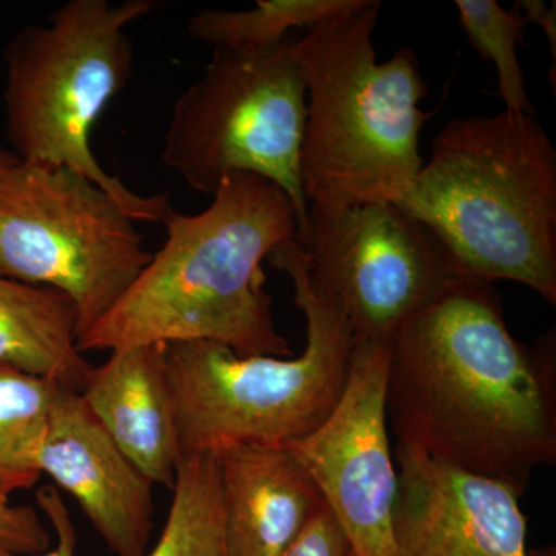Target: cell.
I'll use <instances>...</instances> for the list:
<instances>
[{
	"label": "cell",
	"instance_id": "6da1fadb",
	"mask_svg": "<svg viewBox=\"0 0 556 556\" xmlns=\"http://www.w3.org/2000/svg\"><path fill=\"white\" fill-rule=\"evenodd\" d=\"M387 417L397 445L522 496L556 464L555 329L519 342L495 285L453 281L390 340Z\"/></svg>",
	"mask_w": 556,
	"mask_h": 556
},
{
	"label": "cell",
	"instance_id": "7a4b0ae2",
	"mask_svg": "<svg viewBox=\"0 0 556 556\" xmlns=\"http://www.w3.org/2000/svg\"><path fill=\"white\" fill-rule=\"evenodd\" d=\"M164 225L163 247L79 336V353L211 340L240 356H289L263 270L278 244L298 239V211L287 193L269 179L232 172L203 212L172 211Z\"/></svg>",
	"mask_w": 556,
	"mask_h": 556
},
{
	"label": "cell",
	"instance_id": "3957f363",
	"mask_svg": "<svg viewBox=\"0 0 556 556\" xmlns=\"http://www.w3.org/2000/svg\"><path fill=\"white\" fill-rule=\"evenodd\" d=\"M396 204L457 277L517 281L556 305V149L532 113L450 121Z\"/></svg>",
	"mask_w": 556,
	"mask_h": 556
},
{
	"label": "cell",
	"instance_id": "277c9868",
	"mask_svg": "<svg viewBox=\"0 0 556 556\" xmlns=\"http://www.w3.org/2000/svg\"><path fill=\"white\" fill-rule=\"evenodd\" d=\"M380 2L309 28L295 43L308 113L300 178L309 219L368 203H397L420 167L419 135L430 113L415 51L378 62L372 31Z\"/></svg>",
	"mask_w": 556,
	"mask_h": 556
},
{
	"label": "cell",
	"instance_id": "5b68a950",
	"mask_svg": "<svg viewBox=\"0 0 556 556\" xmlns=\"http://www.w3.org/2000/svg\"><path fill=\"white\" fill-rule=\"evenodd\" d=\"M268 260L294 285L306 320L305 351L294 358L240 356L211 340L166 343L179 459L306 437L345 390L354 353L346 317L309 287V258L298 239L278 244Z\"/></svg>",
	"mask_w": 556,
	"mask_h": 556
},
{
	"label": "cell",
	"instance_id": "8992f818",
	"mask_svg": "<svg viewBox=\"0 0 556 556\" xmlns=\"http://www.w3.org/2000/svg\"><path fill=\"white\" fill-rule=\"evenodd\" d=\"M153 0H70L43 25L22 28L7 47V135L24 163L67 167L101 186L135 222L164 225L167 195H139L105 172L91 134L129 84L134 47L127 27Z\"/></svg>",
	"mask_w": 556,
	"mask_h": 556
},
{
	"label": "cell",
	"instance_id": "52a82bcc",
	"mask_svg": "<svg viewBox=\"0 0 556 556\" xmlns=\"http://www.w3.org/2000/svg\"><path fill=\"white\" fill-rule=\"evenodd\" d=\"M299 36L269 49L214 50L211 64L172 108L163 161L186 185L215 195L232 172L269 179L299 217L298 241L309 236L308 201L300 178V148L308 113L295 56Z\"/></svg>",
	"mask_w": 556,
	"mask_h": 556
},
{
	"label": "cell",
	"instance_id": "ba28073f",
	"mask_svg": "<svg viewBox=\"0 0 556 556\" xmlns=\"http://www.w3.org/2000/svg\"><path fill=\"white\" fill-rule=\"evenodd\" d=\"M137 223L86 175L17 160L0 170V276L64 292L79 338L152 260Z\"/></svg>",
	"mask_w": 556,
	"mask_h": 556
},
{
	"label": "cell",
	"instance_id": "9c48e42d",
	"mask_svg": "<svg viewBox=\"0 0 556 556\" xmlns=\"http://www.w3.org/2000/svg\"><path fill=\"white\" fill-rule=\"evenodd\" d=\"M309 287L334 303L354 342H387L459 280L437 237L396 203L309 219Z\"/></svg>",
	"mask_w": 556,
	"mask_h": 556
},
{
	"label": "cell",
	"instance_id": "30bf717a",
	"mask_svg": "<svg viewBox=\"0 0 556 556\" xmlns=\"http://www.w3.org/2000/svg\"><path fill=\"white\" fill-rule=\"evenodd\" d=\"M387 342H354L345 390L327 419L287 447L314 479L354 556H394L397 475L387 417Z\"/></svg>",
	"mask_w": 556,
	"mask_h": 556
},
{
	"label": "cell",
	"instance_id": "8fae6325",
	"mask_svg": "<svg viewBox=\"0 0 556 556\" xmlns=\"http://www.w3.org/2000/svg\"><path fill=\"white\" fill-rule=\"evenodd\" d=\"M394 556H529L519 493L397 445Z\"/></svg>",
	"mask_w": 556,
	"mask_h": 556
},
{
	"label": "cell",
	"instance_id": "7c38bea8",
	"mask_svg": "<svg viewBox=\"0 0 556 556\" xmlns=\"http://www.w3.org/2000/svg\"><path fill=\"white\" fill-rule=\"evenodd\" d=\"M39 467L78 501L113 554L148 555L153 484L121 452L75 388H58Z\"/></svg>",
	"mask_w": 556,
	"mask_h": 556
},
{
	"label": "cell",
	"instance_id": "4fadbf2b",
	"mask_svg": "<svg viewBox=\"0 0 556 556\" xmlns=\"http://www.w3.org/2000/svg\"><path fill=\"white\" fill-rule=\"evenodd\" d=\"M215 453L229 556H280L327 506L283 445L233 444Z\"/></svg>",
	"mask_w": 556,
	"mask_h": 556
},
{
	"label": "cell",
	"instance_id": "5bb4252c",
	"mask_svg": "<svg viewBox=\"0 0 556 556\" xmlns=\"http://www.w3.org/2000/svg\"><path fill=\"white\" fill-rule=\"evenodd\" d=\"M80 394L131 464L172 489L179 457L166 343L112 351L90 367Z\"/></svg>",
	"mask_w": 556,
	"mask_h": 556
},
{
	"label": "cell",
	"instance_id": "9a60e30c",
	"mask_svg": "<svg viewBox=\"0 0 556 556\" xmlns=\"http://www.w3.org/2000/svg\"><path fill=\"white\" fill-rule=\"evenodd\" d=\"M76 340L78 317L64 292L0 276V362L80 391L91 365Z\"/></svg>",
	"mask_w": 556,
	"mask_h": 556
},
{
	"label": "cell",
	"instance_id": "2e32d148",
	"mask_svg": "<svg viewBox=\"0 0 556 556\" xmlns=\"http://www.w3.org/2000/svg\"><path fill=\"white\" fill-rule=\"evenodd\" d=\"M60 386L0 362V500L39 481V452Z\"/></svg>",
	"mask_w": 556,
	"mask_h": 556
},
{
	"label": "cell",
	"instance_id": "e0dca14e",
	"mask_svg": "<svg viewBox=\"0 0 556 556\" xmlns=\"http://www.w3.org/2000/svg\"><path fill=\"white\" fill-rule=\"evenodd\" d=\"M368 0H258L244 11L199 10L189 20L190 38L214 50L255 51L283 42L294 30L364 9Z\"/></svg>",
	"mask_w": 556,
	"mask_h": 556
},
{
	"label": "cell",
	"instance_id": "ac0fdd59",
	"mask_svg": "<svg viewBox=\"0 0 556 556\" xmlns=\"http://www.w3.org/2000/svg\"><path fill=\"white\" fill-rule=\"evenodd\" d=\"M169 517L146 556H229L217 453L178 460Z\"/></svg>",
	"mask_w": 556,
	"mask_h": 556
},
{
	"label": "cell",
	"instance_id": "d6986e66",
	"mask_svg": "<svg viewBox=\"0 0 556 556\" xmlns=\"http://www.w3.org/2000/svg\"><path fill=\"white\" fill-rule=\"evenodd\" d=\"M455 7L471 47L482 60L495 64L497 94L506 105L504 110L535 115L518 60L527 25L518 7L506 10L496 0H456Z\"/></svg>",
	"mask_w": 556,
	"mask_h": 556
},
{
	"label": "cell",
	"instance_id": "ffe728a7",
	"mask_svg": "<svg viewBox=\"0 0 556 556\" xmlns=\"http://www.w3.org/2000/svg\"><path fill=\"white\" fill-rule=\"evenodd\" d=\"M50 535L31 507H14L0 500V547L17 555L46 552Z\"/></svg>",
	"mask_w": 556,
	"mask_h": 556
},
{
	"label": "cell",
	"instance_id": "44dd1931",
	"mask_svg": "<svg viewBox=\"0 0 556 556\" xmlns=\"http://www.w3.org/2000/svg\"><path fill=\"white\" fill-rule=\"evenodd\" d=\"M350 541L328 506L280 556H351Z\"/></svg>",
	"mask_w": 556,
	"mask_h": 556
},
{
	"label": "cell",
	"instance_id": "7402d4cb",
	"mask_svg": "<svg viewBox=\"0 0 556 556\" xmlns=\"http://www.w3.org/2000/svg\"><path fill=\"white\" fill-rule=\"evenodd\" d=\"M38 506L43 514L49 517L54 532H56V547L50 552H40V554L17 555L13 552L0 547V556H75L76 532L70 518L68 508L62 501L61 493L56 486L43 485L36 492Z\"/></svg>",
	"mask_w": 556,
	"mask_h": 556
},
{
	"label": "cell",
	"instance_id": "603a6c76",
	"mask_svg": "<svg viewBox=\"0 0 556 556\" xmlns=\"http://www.w3.org/2000/svg\"><path fill=\"white\" fill-rule=\"evenodd\" d=\"M515 5L525 17L526 24H535L544 31L552 51V61H556V7L547 5L543 0H518Z\"/></svg>",
	"mask_w": 556,
	"mask_h": 556
},
{
	"label": "cell",
	"instance_id": "cb8c5ba5",
	"mask_svg": "<svg viewBox=\"0 0 556 556\" xmlns=\"http://www.w3.org/2000/svg\"><path fill=\"white\" fill-rule=\"evenodd\" d=\"M17 159L11 150L0 149V170L7 169L11 164L16 163Z\"/></svg>",
	"mask_w": 556,
	"mask_h": 556
},
{
	"label": "cell",
	"instance_id": "d4e9b609",
	"mask_svg": "<svg viewBox=\"0 0 556 556\" xmlns=\"http://www.w3.org/2000/svg\"><path fill=\"white\" fill-rule=\"evenodd\" d=\"M351 556H354V555H351Z\"/></svg>",
	"mask_w": 556,
	"mask_h": 556
}]
</instances>
